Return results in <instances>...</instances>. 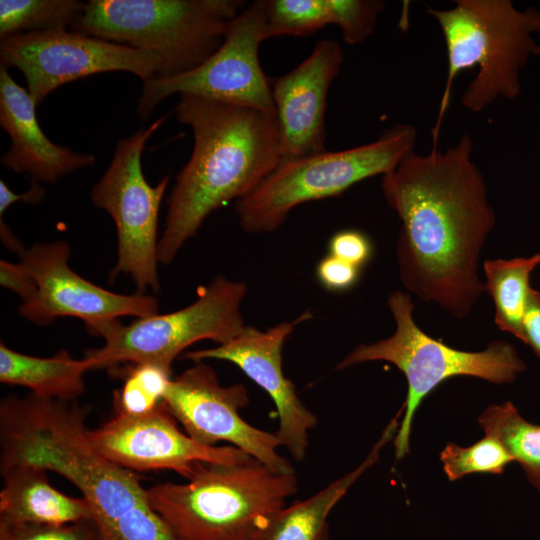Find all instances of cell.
Segmentation results:
<instances>
[{"mask_svg": "<svg viewBox=\"0 0 540 540\" xmlns=\"http://www.w3.org/2000/svg\"><path fill=\"white\" fill-rule=\"evenodd\" d=\"M472 151L468 134L444 151L413 150L381 181L401 221L396 259L403 286L457 319L469 315L485 292L478 269L496 224Z\"/></svg>", "mask_w": 540, "mask_h": 540, "instance_id": "6da1fadb", "label": "cell"}, {"mask_svg": "<svg viewBox=\"0 0 540 540\" xmlns=\"http://www.w3.org/2000/svg\"><path fill=\"white\" fill-rule=\"evenodd\" d=\"M177 120L194 145L168 198L158 261L169 264L205 219L253 192L281 163L276 116L195 94H181Z\"/></svg>", "mask_w": 540, "mask_h": 540, "instance_id": "7a4b0ae2", "label": "cell"}, {"mask_svg": "<svg viewBox=\"0 0 540 540\" xmlns=\"http://www.w3.org/2000/svg\"><path fill=\"white\" fill-rule=\"evenodd\" d=\"M425 12L438 23L447 52V77L432 130L436 147L460 72L478 68L461 97L462 106L473 113L499 97L512 100L520 95V71L532 56L540 55L533 38L540 34V10H518L510 0H456L452 8L427 7Z\"/></svg>", "mask_w": 540, "mask_h": 540, "instance_id": "3957f363", "label": "cell"}, {"mask_svg": "<svg viewBox=\"0 0 540 540\" xmlns=\"http://www.w3.org/2000/svg\"><path fill=\"white\" fill-rule=\"evenodd\" d=\"M296 491L295 472H275L252 457L199 462L187 483L155 485L147 497L178 540H255Z\"/></svg>", "mask_w": 540, "mask_h": 540, "instance_id": "277c9868", "label": "cell"}, {"mask_svg": "<svg viewBox=\"0 0 540 540\" xmlns=\"http://www.w3.org/2000/svg\"><path fill=\"white\" fill-rule=\"evenodd\" d=\"M242 0H89L75 31L156 54L155 77L191 71L213 55Z\"/></svg>", "mask_w": 540, "mask_h": 540, "instance_id": "5b68a950", "label": "cell"}, {"mask_svg": "<svg viewBox=\"0 0 540 540\" xmlns=\"http://www.w3.org/2000/svg\"><path fill=\"white\" fill-rule=\"evenodd\" d=\"M387 305L395 321L394 333L371 344H360L347 354L336 369L369 361L394 364L406 377L405 413L394 438L396 460L409 453L414 415L422 401L445 380L469 376L495 384L512 383L527 365L515 347L504 340L492 341L479 352L452 348L422 331L414 320L410 293L393 291Z\"/></svg>", "mask_w": 540, "mask_h": 540, "instance_id": "8992f818", "label": "cell"}, {"mask_svg": "<svg viewBox=\"0 0 540 540\" xmlns=\"http://www.w3.org/2000/svg\"><path fill=\"white\" fill-rule=\"evenodd\" d=\"M416 141V128L400 123L361 146L281 162L253 192L236 201L240 226L252 234L275 231L298 205L340 196L358 182L392 171Z\"/></svg>", "mask_w": 540, "mask_h": 540, "instance_id": "52a82bcc", "label": "cell"}, {"mask_svg": "<svg viewBox=\"0 0 540 540\" xmlns=\"http://www.w3.org/2000/svg\"><path fill=\"white\" fill-rule=\"evenodd\" d=\"M247 285L225 276L202 287L197 299L180 310L138 318L128 325L116 321L101 336L105 343L85 352L91 370L154 363L171 369L188 346L204 340L227 343L245 328L240 311Z\"/></svg>", "mask_w": 540, "mask_h": 540, "instance_id": "ba28073f", "label": "cell"}, {"mask_svg": "<svg viewBox=\"0 0 540 540\" xmlns=\"http://www.w3.org/2000/svg\"><path fill=\"white\" fill-rule=\"evenodd\" d=\"M154 121L116 144L112 160L92 187L94 206L105 210L113 219L117 232V262L110 274L129 275L137 292H158V217L161 202L169 184L165 176L156 186L144 177L141 156L146 142L166 120Z\"/></svg>", "mask_w": 540, "mask_h": 540, "instance_id": "9c48e42d", "label": "cell"}, {"mask_svg": "<svg viewBox=\"0 0 540 540\" xmlns=\"http://www.w3.org/2000/svg\"><path fill=\"white\" fill-rule=\"evenodd\" d=\"M269 38L266 0L247 4L229 23L219 49L201 65L180 75L143 82L139 117L145 120L172 94L205 96L275 115L271 80L258 56L261 42Z\"/></svg>", "mask_w": 540, "mask_h": 540, "instance_id": "30bf717a", "label": "cell"}, {"mask_svg": "<svg viewBox=\"0 0 540 540\" xmlns=\"http://www.w3.org/2000/svg\"><path fill=\"white\" fill-rule=\"evenodd\" d=\"M0 63L22 72L37 106L58 87L81 78L125 71L145 82L155 78L161 67L154 53L72 30L5 37L0 41Z\"/></svg>", "mask_w": 540, "mask_h": 540, "instance_id": "8fae6325", "label": "cell"}, {"mask_svg": "<svg viewBox=\"0 0 540 540\" xmlns=\"http://www.w3.org/2000/svg\"><path fill=\"white\" fill-rule=\"evenodd\" d=\"M19 257L33 289L21 300L18 312L36 325H48L57 317H74L85 323L90 334L102 336L120 317L158 313V300L152 295L115 293L74 272L65 241L36 243L24 248Z\"/></svg>", "mask_w": 540, "mask_h": 540, "instance_id": "7c38bea8", "label": "cell"}, {"mask_svg": "<svg viewBox=\"0 0 540 540\" xmlns=\"http://www.w3.org/2000/svg\"><path fill=\"white\" fill-rule=\"evenodd\" d=\"M164 401L185 433L195 441L214 446L226 441L275 472H294L281 456L275 433L258 429L240 416L249 404L247 388L242 384L223 386L215 371L203 361H195L170 382Z\"/></svg>", "mask_w": 540, "mask_h": 540, "instance_id": "4fadbf2b", "label": "cell"}, {"mask_svg": "<svg viewBox=\"0 0 540 540\" xmlns=\"http://www.w3.org/2000/svg\"><path fill=\"white\" fill-rule=\"evenodd\" d=\"M177 422L163 401L148 413L117 414L99 428H87L86 438L99 454L128 470H172L187 480L199 462L234 464L252 458L234 446L203 445Z\"/></svg>", "mask_w": 540, "mask_h": 540, "instance_id": "5bb4252c", "label": "cell"}, {"mask_svg": "<svg viewBox=\"0 0 540 540\" xmlns=\"http://www.w3.org/2000/svg\"><path fill=\"white\" fill-rule=\"evenodd\" d=\"M309 314L293 322H281L265 331L245 326L231 341L213 348L185 352L183 357L195 361L219 359L234 363L273 400L279 418L275 432L297 462L305 456L309 432L316 426L317 417L300 400L294 383L282 369V349L295 325Z\"/></svg>", "mask_w": 540, "mask_h": 540, "instance_id": "9a60e30c", "label": "cell"}, {"mask_svg": "<svg viewBox=\"0 0 540 540\" xmlns=\"http://www.w3.org/2000/svg\"><path fill=\"white\" fill-rule=\"evenodd\" d=\"M343 59L341 45L323 39L297 67L271 80L281 162L327 151V94Z\"/></svg>", "mask_w": 540, "mask_h": 540, "instance_id": "2e32d148", "label": "cell"}, {"mask_svg": "<svg viewBox=\"0 0 540 540\" xmlns=\"http://www.w3.org/2000/svg\"><path fill=\"white\" fill-rule=\"evenodd\" d=\"M36 107L29 92L0 66V125L11 139L1 157L5 167L27 173L30 180L54 183L95 163L93 154L75 152L48 139L38 123Z\"/></svg>", "mask_w": 540, "mask_h": 540, "instance_id": "e0dca14e", "label": "cell"}, {"mask_svg": "<svg viewBox=\"0 0 540 540\" xmlns=\"http://www.w3.org/2000/svg\"><path fill=\"white\" fill-rule=\"evenodd\" d=\"M0 524L64 525L94 519L87 501L55 489L47 470L33 464L0 468Z\"/></svg>", "mask_w": 540, "mask_h": 540, "instance_id": "ac0fdd59", "label": "cell"}, {"mask_svg": "<svg viewBox=\"0 0 540 540\" xmlns=\"http://www.w3.org/2000/svg\"><path fill=\"white\" fill-rule=\"evenodd\" d=\"M403 410L391 419L368 456L353 471L290 506L274 512L255 540H329L328 516L356 480L379 459L380 451L395 438Z\"/></svg>", "mask_w": 540, "mask_h": 540, "instance_id": "d6986e66", "label": "cell"}, {"mask_svg": "<svg viewBox=\"0 0 540 540\" xmlns=\"http://www.w3.org/2000/svg\"><path fill=\"white\" fill-rule=\"evenodd\" d=\"M89 362L61 349L51 357L19 353L0 343V382L28 388L48 399L76 400L85 390Z\"/></svg>", "mask_w": 540, "mask_h": 540, "instance_id": "ffe728a7", "label": "cell"}, {"mask_svg": "<svg viewBox=\"0 0 540 540\" xmlns=\"http://www.w3.org/2000/svg\"><path fill=\"white\" fill-rule=\"evenodd\" d=\"M540 265V253L483 262L484 287L494 304L497 327L523 340V318L531 290L530 276Z\"/></svg>", "mask_w": 540, "mask_h": 540, "instance_id": "44dd1931", "label": "cell"}, {"mask_svg": "<svg viewBox=\"0 0 540 540\" xmlns=\"http://www.w3.org/2000/svg\"><path fill=\"white\" fill-rule=\"evenodd\" d=\"M485 435L501 443L540 490V425L525 420L512 402L490 405L478 417Z\"/></svg>", "mask_w": 540, "mask_h": 540, "instance_id": "7402d4cb", "label": "cell"}, {"mask_svg": "<svg viewBox=\"0 0 540 540\" xmlns=\"http://www.w3.org/2000/svg\"><path fill=\"white\" fill-rule=\"evenodd\" d=\"M78 0H0V39L37 31L72 30L85 11Z\"/></svg>", "mask_w": 540, "mask_h": 540, "instance_id": "603a6c76", "label": "cell"}, {"mask_svg": "<svg viewBox=\"0 0 540 540\" xmlns=\"http://www.w3.org/2000/svg\"><path fill=\"white\" fill-rule=\"evenodd\" d=\"M126 365L110 370L123 378L122 387L114 392L117 414L141 415L154 410L164 401L172 369L154 363Z\"/></svg>", "mask_w": 540, "mask_h": 540, "instance_id": "cb8c5ba5", "label": "cell"}, {"mask_svg": "<svg viewBox=\"0 0 540 540\" xmlns=\"http://www.w3.org/2000/svg\"><path fill=\"white\" fill-rule=\"evenodd\" d=\"M270 38L308 36L333 24L330 0H266Z\"/></svg>", "mask_w": 540, "mask_h": 540, "instance_id": "d4e9b609", "label": "cell"}, {"mask_svg": "<svg viewBox=\"0 0 540 540\" xmlns=\"http://www.w3.org/2000/svg\"><path fill=\"white\" fill-rule=\"evenodd\" d=\"M443 470L450 481L474 473L502 474L513 458L495 438H484L468 447L448 443L440 453Z\"/></svg>", "mask_w": 540, "mask_h": 540, "instance_id": "484cf974", "label": "cell"}, {"mask_svg": "<svg viewBox=\"0 0 540 540\" xmlns=\"http://www.w3.org/2000/svg\"><path fill=\"white\" fill-rule=\"evenodd\" d=\"M330 5L333 24L350 45L362 44L373 34L385 9V3L380 0H330Z\"/></svg>", "mask_w": 540, "mask_h": 540, "instance_id": "4316f807", "label": "cell"}, {"mask_svg": "<svg viewBox=\"0 0 540 540\" xmlns=\"http://www.w3.org/2000/svg\"><path fill=\"white\" fill-rule=\"evenodd\" d=\"M0 540H100L94 519L64 525L0 524Z\"/></svg>", "mask_w": 540, "mask_h": 540, "instance_id": "83f0119b", "label": "cell"}, {"mask_svg": "<svg viewBox=\"0 0 540 540\" xmlns=\"http://www.w3.org/2000/svg\"><path fill=\"white\" fill-rule=\"evenodd\" d=\"M328 251L330 255L362 268L372 256V244L363 232L345 229L330 238Z\"/></svg>", "mask_w": 540, "mask_h": 540, "instance_id": "f1b7e54d", "label": "cell"}, {"mask_svg": "<svg viewBox=\"0 0 540 540\" xmlns=\"http://www.w3.org/2000/svg\"><path fill=\"white\" fill-rule=\"evenodd\" d=\"M361 268L328 254L316 266V278L328 291L342 292L352 288Z\"/></svg>", "mask_w": 540, "mask_h": 540, "instance_id": "f546056e", "label": "cell"}, {"mask_svg": "<svg viewBox=\"0 0 540 540\" xmlns=\"http://www.w3.org/2000/svg\"><path fill=\"white\" fill-rule=\"evenodd\" d=\"M540 360V292L531 288L523 318V340Z\"/></svg>", "mask_w": 540, "mask_h": 540, "instance_id": "4dcf8cb0", "label": "cell"}, {"mask_svg": "<svg viewBox=\"0 0 540 540\" xmlns=\"http://www.w3.org/2000/svg\"><path fill=\"white\" fill-rule=\"evenodd\" d=\"M0 283L2 287L18 294L21 300L27 298L33 289L32 282L20 262L11 263L1 260Z\"/></svg>", "mask_w": 540, "mask_h": 540, "instance_id": "1f68e13d", "label": "cell"}, {"mask_svg": "<svg viewBox=\"0 0 540 540\" xmlns=\"http://www.w3.org/2000/svg\"><path fill=\"white\" fill-rule=\"evenodd\" d=\"M45 197V190L39 182L30 180V186L27 191L16 194L7 186L4 180L0 181V218L14 203L23 201L29 204H37Z\"/></svg>", "mask_w": 540, "mask_h": 540, "instance_id": "d6a6232c", "label": "cell"}, {"mask_svg": "<svg viewBox=\"0 0 540 540\" xmlns=\"http://www.w3.org/2000/svg\"><path fill=\"white\" fill-rule=\"evenodd\" d=\"M540 491V490H539Z\"/></svg>", "mask_w": 540, "mask_h": 540, "instance_id": "836d02e7", "label": "cell"}]
</instances>
